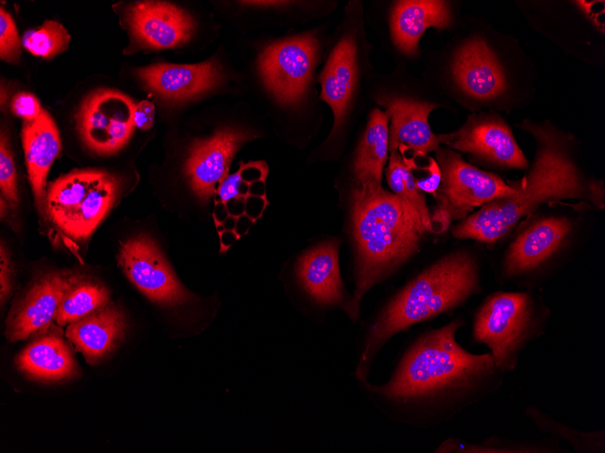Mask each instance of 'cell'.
Returning <instances> with one entry per match:
<instances>
[{
    "label": "cell",
    "instance_id": "9",
    "mask_svg": "<svg viewBox=\"0 0 605 453\" xmlns=\"http://www.w3.org/2000/svg\"><path fill=\"white\" fill-rule=\"evenodd\" d=\"M118 260L130 281L158 307L181 308L197 300L179 281L149 233L141 232L123 242Z\"/></svg>",
    "mask_w": 605,
    "mask_h": 453
},
{
    "label": "cell",
    "instance_id": "7",
    "mask_svg": "<svg viewBox=\"0 0 605 453\" xmlns=\"http://www.w3.org/2000/svg\"><path fill=\"white\" fill-rule=\"evenodd\" d=\"M437 158L441 181L435 195L437 206L430 213L431 231L443 232L454 220H464L475 207L515 191L496 175L471 165L449 148L439 147Z\"/></svg>",
    "mask_w": 605,
    "mask_h": 453
},
{
    "label": "cell",
    "instance_id": "22",
    "mask_svg": "<svg viewBox=\"0 0 605 453\" xmlns=\"http://www.w3.org/2000/svg\"><path fill=\"white\" fill-rule=\"evenodd\" d=\"M357 48L354 39L345 35L331 52L319 80L321 99L331 108L334 115L331 137L341 128L351 103L357 81Z\"/></svg>",
    "mask_w": 605,
    "mask_h": 453
},
{
    "label": "cell",
    "instance_id": "23",
    "mask_svg": "<svg viewBox=\"0 0 605 453\" xmlns=\"http://www.w3.org/2000/svg\"><path fill=\"white\" fill-rule=\"evenodd\" d=\"M450 20V8L446 1H398L390 19L393 42L404 53L414 55L418 51L419 39L427 28H447Z\"/></svg>",
    "mask_w": 605,
    "mask_h": 453
},
{
    "label": "cell",
    "instance_id": "30",
    "mask_svg": "<svg viewBox=\"0 0 605 453\" xmlns=\"http://www.w3.org/2000/svg\"><path fill=\"white\" fill-rule=\"evenodd\" d=\"M70 40L71 36L62 24L47 20L38 29L24 33L23 45L32 54L50 60L65 51Z\"/></svg>",
    "mask_w": 605,
    "mask_h": 453
},
{
    "label": "cell",
    "instance_id": "21",
    "mask_svg": "<svg viewBox=\"0 0 605 453\" xmlns=\"http://www.w3.org/2000/svg\"><path fill=\"white\" fill-rule=\"evenodd\" d=\"M22 140L36 206L44 212L46 177L50 167L61 151L57 127L44 110L33 121H24Z\"/></svg>",
    "mask_w": 605,
    "mask_h": 453
},
{
    "label": "cell",
    "instance_id": "12",
    "mask_svg": "<svg viewBox=\"0 0 605 453\" xmlns=\"http://www.w3.org/2000/svg\"><path fill=\"white\" fill-rule=\"evenodd\" d=\"M318 42L312 33L292 37L266 47L259 58L262 79L281 104L303 96L316 62Z\"/></svg>",
    "mask_w": 605,
    "mask_h": 453
},
{
    "label": "cell",
    "instance_id": "8",
    "mask_svg": "<svg viewBox=\"0 0 605 453\" xmlns=\"http://www.w3.org/2000/svg\"><path fill=\"white\" fill-rule=\"evenodd\" d=\"M268 166L264 161L241 162L228 175L214 195L212 218L218 234L220 252L226 253L263 216L267 205L265 181Z\"/></svg>",
    "mask_w": 605,
    "mask_h": 453
},
{
    "label": "cell",
    "instance_id": "11",
    "mask_svg": "<svg viewBox=\"0 0 605 453\" xmlns=\"http://www.w3.org/2000/svg\"><path fill=\"white\" fill-rule=\"evenodd\" d=\"M136 103L124 93L99 89L87 95L76 115L80 136L88 148L99 155H112L123 148L133 134Z\"/></svg>",
    "mask_w": 605,
    "mask_h": 453
},
{
    "label": "cell",
    "instance_id": "15",
    "mask_svg": "<svg viewBox=\"0 0 605 453\" xmlns=\"http://www.w3.org/2000/svg\"><path fill=\"white\" fill-rule=\"evenodd\" d=\"M136 73L148 90L170 102L194 99L217 86L223 78L215 60L197 64L157 63L138 69Z\"/></svg>",
    "mask_w": 605,
    "mask_h": 453
},
{
    "label": "cell",
    "instance_id": "32",
    "mask_svg": "<svg viewBox=\"0 0 605 453\" xmlns=\"http://www.w3.org/2000/svg\"><path fill=\"white\" fill-rule=\"evenodd\" d=\"M0 188L2 196L14 208L18 203L16 170L8 137L3 132L0 138Z\"/></svg>",
    "mask_w": 605,
    "mask_h": 453
},
{
    "label": "cell",
    "instance_id": "24",
    "mask_svg": "<svg viewBox=\"0 0 605 453\" xmlns=\"http://www.w3.org/2000/svg\"><path fill=\"white\" fill-rule=\"evenodd\" d=\"M123 313L114 305H105L69 325L66 335L90 363L106 355L122 336Z\"/></svg>",
    "mask_w": 605,
    "mask_h": 453
},
{
    "label": "cell",
    "instance_id": "17",
    "mask_svg": "<svg viewBox=\"0 0 605 453\" xmlns=\"http://www.w3.org/2000/svg\"><path fill=\"white\" fill-rule=\"evenodd\" d=\"M386 108L391 121L389 127V150L403 155L406 150L415 156H425L437 151L441 143L428 124L429 113L437 104L417 101L399 97H381L379 101Z\"/></svg>",
    "mask_w": 605,
    "mask_h": 453
},
{
    "label": "cell",
    "instance_id": "37",
    "mask_svg": "<svg viewBox=\"0 0 605 453\" xmlns=\"http://www.w3.org/2000/svg\"><path fill=\"white\" fill-rule=\"evenodd\" d=\"M12 267L6 250L1 246V301L3 302L10 293L12 282Z\"/></svg>",
    "mask_w": 605,
    "mask_h": 453
},
{
    "label": "cell",
    "instance_id": "4",
    "mask_svg": "<svg viewBox=\"0 0 605 453\" xmlns=\"http://www.w3.org/2000/svg\"><path fill=\"white\" fill-rule=\"evenodd\" d=\"M480 288L479 267L468 251L451 252L421 271L382 308L366 334L355 369L363 382L380 348L396 334L462 305Z\"/></svg>",
    "mask_w": 605,
    "mask_h": 453
},
{
    "label": "cell",
    "instance_id": "16",
    "mask_svg": "<svg viewBox=\"0 0 605 453\" xmlns=\"http://www.w3.org/2000/svg\"><path fill=\"white\" fill-rule=\"evenodd\" d=\"M340 241H322L303 251L295 266L298 284L318 306L345 305L344 285L339 264Z\"/></svg>",
    "mask_w": 605,
    "mask_h": 453
},
{
    "label": "cell",
    "instance_id": "20",
    "mask_svg": "<svg viewBox=\"0 0 605 453\" xmlns=\"http://www.w3.org/2000/svg\"><path fill=\"white\" fill-rule=\"evenodd\" d=\"M452 71L458 86L478 99H490L506 89V80L494 52L481 39L464 44L456 52Z\"/></svg>",
    "mask_w": 605,
    "mask_h": 453
},
{
    "label": "cell",
    "instance_id": "34",
    "mask_svg": "<svg viewBox=\"0 0 605 453\" xmlns=\"http://www.w3.org/2000/svg\"><path fill=\"white\" fill-rule=\"evenodd\" d=\"M12 112L24 121H33L42 113L40 102L32 93L22 91L16 93L11 101Z\"/></svg>",
    "mask_w": 605,
    "mask_h": 453
},
{
    "label": "cell",
    "instance_id": "29",
    "mask_svg": "<svg viewBox=\"0 0 605 453\" xmlns=\"http://www.w3.org/2000/svg\"><path fill=\"white\" fill-rule=\"evenodd\" d=\"M526 415L543 432L568 442L578 452H603L605 450L604 430L585 432L572 429L535 407H529Z\"/></svg>",
    "mask_w": 605,
    "mask_h": 453
},
{
    "label": "cell",
    "instance_id": "38",
    "mask_svg": "<svg viewBox=\"0 0 605 453\" xmlns=\"http://www.w3.org/2000/svg\"><path fill=\"white\" fill-rule=\"evenodd\" d=\"M245 5H264V6H275V5H286L287 3L290 2H285V1H245L242 2Z\"/></svg>",
    "mask_w": 605,
    "mask_h": 453
},
{
    "label": "cell",
    "instance_id": "27",
    "mask_svg": "<svg viewBox=\"0 0 605 453\" xmlns=\"http://www.w3.org/2000/svg\"><path fill=\"white\" fill-rule=\"evenodd\" d=\"M107 289L91 280L69 278L62 297L56 321L64 326L74 323L105 306Z\"/></svg>",
    "mask_w": 605,
    "mask_h": 453
},
{
    "label": "cell",
    "instance_id": "18",
    "mask_svg": "<svg viewBox=\"0 0 605 453\" xmlns=\"http://www.w3.org/2000/svg\"><path fill=\"white\" fill-rule=\"evenodd\" d=\"M68 279L53 272L34 283L9 314L5 332L9 340H24L44 331L56 319Z\"/></svg>",
    "mask_w": 605,
    "mask_h": 453
},
{
    "label": "cell",
    "instance_id": "35",
    "mask_svg": "<svg viewBox=\"0 0 605 453\" xmlns=\"http://www.w3.org/2000/svg\"><path fill=\"white\" fill-rule=\"evenodd\" d=\"M155 107L149 100H142L135 105L133 110V122L135 127L141 130L150 129L155 119Z\"/></svg>",
    "mask_w": 605,
    "mask_h": 453
},
{
    "label": "cell",
    "instance_id": "3",
    "mask_svg": "<svg viewBox=\"0 0 605 453\" xmlns=\"http://www.w3.org/2000/svg\"><path fill=\"white\" fill-rule=\"evenodd\" d=\"M350 212L355 288L343 309L355 321L364 295L418 251L427 230L413 207L381 184H355Z\"/></svg>",
    "mask_w": 605,
    "mask_h": 453
},
{
    "label": "cell",
    "instance_id": "1",
    "mask_svg": "<svg viewBox=\"0 0 605 453\" xmlns=\"http://www.w3.org/2000/svg\"><path fill=\"white\" fill-rule=\"evenodd\" d=\"M459 319L419 335L405 351L388 382L366 389L398 408L410 423L435 424L478 401L500 385L490 353L475 354L456 341Z\"/></svg>",
    "mask_w": 605,
    "mask_h": 453
},
{
    "label": "cell",
    "instance_id": "6",
    "mask_svg": "<svg viewBox=\"0 0 605 453\" xmlns=\"http://www.w3.org/2000/svg\"><path fill=\"white\" fill-rule=\"evenodd\" d=\"M539 331L533 299L524 292H497L483 302L473 336L485 344L500 372L513 371L520 354Z\"/></svg>",
    "mask_w": 605,
    "mask_h": 453
},
{
    "label": "cell",
    "instance_id": "14",
    "mask_svg": "<svg viewBox=\"0 0 605 453\" xmlns=\"http://www.w3.org/2000/svg\"><path fill=\"white\" fill-rule=\"evenodd\" d=\"M135 39L153 49L175 48L190 40L195 22L180 7L161 1H139L127 10Z\"/></svg>",
    "mask_w": 605,
    "mask_h": 453
},
{
    "label": "cell",
    "instance_id": "26",
    "mask_svg": "<svg viewBox=\"0 0 605 453\" xmlns=\"http://www.w3.org/2000/svg\"><path fill=\"white\" fill-rule=\"evenodd\" d=\"M18 367L33 378L58 381L71 377L76 367L65 343L49 335L30 344L17 357Z\"/></svg>",
    "mask_w": 605,
    "mask_h": 453
},
{
    "label": "cell",
    "instance_id": "36",
    "mask_svg": "<svg viewBox=\"0 0 605 453\" xmlns=\"http://www.w3.org/2000/svg\"><path fill=\"white\" fill-rule=\"evenodd\" d=\"M427 170L428 172L427 177L416 180V184L420 192H426L435 196L441 181V172L437 162L429 157V164L427 166Z\"/></svg>",
    "mask_w": 605,
    "mask_h": 453
},
{
    "label": "cell",
    "instance_id": "25",
    "mask_svg": "<svg viewBox=\"0 0 605 453\" xmlns=\"http://www.w3.org/2000/svg\"><path fill=\"white\" fill-rule=\"evenodd\" d=\"M389 120L387 112L379 109L370 113L352 164L353 176L358 185L381 184L389 152Z\"/></svg>",
    "mask_w": 605,
    "mask_h": 453
},
{
    "label": "cell",
    "instance_id": "31",
    "mask_svg": "<svg viewBox=\"0 0 605 453\" xmlns=\"http://www.w3.org/2000/svg\"><path fill=\"white\" fill-rule=\"evenodd\" d=\"M538 444V443H537ZM533 443H518L495 438L485 439L481 444H469L451 439L444 442L437 452H476V453H523L551 452L552 449Z\"/></svg>",
    "mask_w": 605,
    "mask_h": 453
},
{
    "label": "cell",
    "instance_id": "13",
    "mask_svg": "<svg viewBox=\"0 0 605 453\" xmlns=\"http://www.w3.org/2000/svg\"><path fill=\"white\" fill-rule=\"evenodd\" d=\"M441 143L508 168L525 169L528 160L508 126L497 117L475 116L457 131L442 134Z\"/></svg>",
    "mask_w": 605,
    "mask_h": 453
},
{
    "label": "cell",
    "instance_id": "2",
    "mask_svg": "<svg viewBox=\"0 0 605 453\" xmlns=\"http://www.w3.org/2000/svg\"><path fill=\"white\" fill-rule=\"evenodd\" d=\"M519 127L531 133L536 142L528 174L520 184L513 185L514 193L487 203L454 226L455 238L493 243L546 203L578 199L603 208L600 185L588 183L573 160L570 136L547 122L539 125L524 120Z\"/></svg>",
    "mask_w": 605,
    "mask_h": 453
},
{
    "label": "cell",
    "instance_id": "19",
    "mask_svg": "<svg viewBox=\"0 0 605 453\" xmlns=\"http://www.w3.org/2000/svg\"><path fill=\"white\" fill-rule=\"evenodd\" d=\"M571 229V222L564 217L536 222L510 245L503 263L504 272L515 277L537 269L558 251Z\"/></svg>",
    "mask_w": 605,
    "mask_h": 453
},
{
    "label": "cell",
    "instance_id": "10",
    "mask_svg": "<svg viewBox=\"0 0 605 453\" xmlns=\"http://www.w3.org/2000/svg\"><path fill=\"white\" fill-rule=\"evenodd\" d=\"M260 137L256 131L235 126L221 127L188 146L183 175L194 197L209 204L220 183L228 175L232 160L247 142Z\"/></svg>",
    "mask_w": 605,
    "mask_h": 453
},
{
    "label": "cell",
    "instance_id": "28",
    "mask_svg": "<svg viewBox=\"0 0 605 453\" xmlns=\"http://www.w3.org/2000/svg\"><path fill=\"white\" fill-rule=\"evenodd\" d=\"M413 167L415 165L411 159L402 156L399 152L391 153L386 169V178L393 193L415 209L428 231H431L430 212L417 186L411 172Z\"/></svg>",
    "mask_w": 605,
    "mask_h": 453
},
{
    "label": "cell",
    "instance_id": "33",
    "mask_svg": "<svg viewBox=\"0 0 605 453\" xmlns=\"http://www.w3.org/2000/svg\"><path fill=\"white\" fill-rule=\"evenodd\" d=\"M21 56L20 39L11 14L0 8V57L2 60L15 63Z\"/></svg>",
    "mask_w": 605,
    "mask_h": 453
},
{
    "label": "cell",
    "instance_id": "5",
    "mask_svg": "<svg viewBox=\"0 0 605 453\" xmlns=\"http://www.w3.org/2000/svg\"><path fill=\"white\" fill-rule=\"evenodd\" d=\"M120 185V179L109 172L74 170L50 184L44 212L65 236L84 240L107 215Z\"/></svg>",
    "mask_w": 605,
    "mask_h": 453
}]
</instances>
